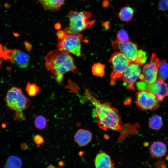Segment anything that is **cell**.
<instances>
[{"mask_svg":"<svg viewBox=\"0 0 168 168\" xmlns=\"http://www.w3.org/2000/svg\"><path fill=\"white\" fill-rule=\"evenodd\" d=\"M84 96L95 108V115L98 126L106 131L110 129L121 132L123 128L121 117L118 111L109 102L101 103L92 94L88 89H85Z\"/></svg>","mask_w":168,"mask_h":168,"instance_id":"6da1fadb","label":"cell"},{"mask_svg":"<svg viewBox=\"0 0 168 168\" xmlns=\"http://www.w3.org/2000/svg\"><path fill=\"white\" fill-rule=\"evenodd\" d=\"M46 68L55 76L56 82L61 83L68 72L77 74L78 69L70 53L58 49L49 52L45 57Z\"/></svg>","mask_w":168,"mask_h":168,"instance_id":"7a4b0ae2","label":"cell"},{"mask_svg":"<svg viewBox=\"0 0 168 168\" xmlns=\"http://www.w3.org/2000/svg\"><path fill=\"white\" fill-rule=\"evenodd\" d=\"M7 106L15 112V120H24L26 119L23 111L31 103L30 100L24 94L20 88L13 87L7 92L5 98Z\"/></svg>","mask_w":168,"mask_h":168,"instance_id":"3957f363","label":"cell"},{"mask_svg":"<svg viewBox=\"0 0 168 168\" xmlns=\"http://www.w3.org/2000/svg\"><path fill=\"white\" fill-rule=\"evenodd\" d=\"M92 17V14L90 12L70 11L68 14L69 26L65 28L63 30L68 35L80 33L93 25L95 21L90 20Z\"/></svg>","mask_w":168,"mask_h":168,"instance_id":"277c9868","label":"cell"},{"mask_svg":"<svg viewBox=\"0 0 168 168\" xmlns=\"http://www.w3.org/2000/svg\"><path fill=\"white\" fill-rule=\"evenodd\" d=\"M112 71L110 74V85H114L116 81L122 76L124 73L132 62L122 53L116 52L113 54L109 59Z\"/></svg>","mask_w":168,"mask_h":168,"instance_id":"5b68a950","label":"cell"},{"mask_svg":"<svg viewBox=\"0 0 168 168\" xmlns=\"http://www.w3.org/2000/svg\"><path fill=\"white\" fill-rule=\"evenodd\" d=\"M83 37L80 33L69 34L65 38L59 40L57 47L58 50L71 53L77 56L81 55V42Z\"/></svg>","mask_w":168,"mask_h":168,"instance_id":"8992f818","label":"cell"},{"mask_svg":"<svg viewBox=\"0 0 168 168\" xmlns=\"http://www.w3.org/2000/svg\"><path fill=\"white\" fill-rule=\"evenodd\" d=\"M135 103L142 110H155L159 107V101L149 91H139L136 94Z\"/></svg>","mask_w":168,"mask_h":168,"instance_id":"52a82bcc","label":"cell"},{"mask_svg":"<svg viewBox=\"0 0 168 168\" xmlns=\"http://www.w3.org/2000/svg\"><path fill=\"white\" fill-rule=\"evenodd\" d=\"M161 61L155 53L152 54L150 62L145 65L142 73L139 76L141 80H143L150 85L156 80L158 69Z\"/></svg>","mask_w":168,"mask_h":168,"instance_id":"ba28073f","label":"cell"},{"mask_svg":"<svg viewBox=\"0 0 168 168\" xmlns=\"http://www.w3.org/2000/svg\"><path fill=\"white\" fill-rule=\"evenodd\" d=\"M111 45L113 49L116 52L122 53L131 61L134 62L138 51L137 44L130 41L123 43L117 40L113 41Z\"/></svg>","mask_w":168,"mask_h":168,"instance_id":"9c48e42d","label":"cell"},{"mask_svg":"<svg viewBox=\"0 0 168 168\" xmlns=\"http://www.w3.org/2000/svg\"><path fill=\"white\" fill-rule=\"evenodd\" d=\"M140 66L132 62L126 69L121 77L122 80L125 83L126 88L135 90L134 84L141 74Z\"/></svg>","mask_w":168,"mask_h":168,"instance_id":"30bf717a","label":"cell"},{"mask_svg":"<svg viewBox=\"0 0 168 168\" xmlns=\"http://www.w3.org/2000/svg\"><path fill=\"white\" fill-rule=\"evenodd\" d=\"M148 91L151 92L160 102L168 96V85L164 80L158 78L149 85Z\"/></svg>","mask_w":168,"mask_h":168,"instance_id":"8fae6325","label":"cell"},{"mask_svg":"<svg viewBox=\"0 0 168 168\" xmlns=\"http://www.w3.org/2000/svg\"><path fill=\"white\" fill-rule=\"evenodd\" d=\"M8 56L11 62L20 68H25L28 65L29 56L23 51L16 49H8Z\"/></svg>","mask_w":168,"mask_h":168,"instance_id":"7c38bea8","label":"cell"},{"mask_svg":"<svg viewBox=\"0 0 168 168\" xmlns=\"http://www.w3.org/2000/svg\"><path fill=\"white\" fill-rule=\"evenodd\" d=\"M94 165L97 168H112L114 164L110 156L107 153L101 152L97 154L94 161Z\"/></svg>","mask_w":168,"mask_h":168,"instance_id":"4fadbf2b","label":"cell"},{"mask_svg":"<svg viewBox=\"0 0 168 168\" xmlns=\"http://www.w3.org/2000/svg\"><path fill=\"white\" fill-rule=\"evenodd\" d=\"M149 152L152 158H160L165 156L167 152L165 144L161 141H157L151 144Z\"/></svg>","mask_w":168,"mask_h":168,"instance_id":"5bb4252c","label":"cell"},{"mask_svg":"<svg viewBox=\"0 0 168 168\" xmlns=\"http://www.w3.org/2000/svg\"><path fill=\"white\" fill-rule=\"evenodd\" d=\"M92 134L89 131L83 129L78 130L74 136L75 142L79 146H84L87 145L91 141Z\"/></svg>","mask_w":168,"mask_h":168,"instance_id":"9a60e30c","label":"cell"},{"mask_svg":"<svg viewBox=\"0 0 168 168\" xmlns=\"http://www.w3.org/2000/svg\"><path fill=\"white\" fill-rule=\"evenodd\" d=\"M65 0H38L46 10L52 12L59 11Z\"/></svg>","mask_w":168,"mask_h":168,"instance_id":"2e32d148","label":"cell"},{"mask_svg":"<svg viewBox=\"0 0 168 168\" xmlns=\"http://www.w3.org/2000/svg\"><path fill=\"white\" fill-rule=\"evenodd\" d=\"M134 14V11L131 7L125 6L120 10L118 16L122 21L128 23L133 19Z\"/></svg>","mask_w":168,"mask_h":168,"instance_id":"e0dca14e","label":"cell"},{"mask_svg":"<svg viewBox=\"0 0 168 168\" xmlns=\"http://www.w3.org/2000/svg\"><path fill=\"white\" fill-rule=\"evenodd\" d=\"M148 124L150 129L154 130H159L161 128L163 125L162 118L159 115H154L149 118Z\"/></svg>","mask_w":168,"mask_h":168,"instance_id":"ac0fdd59","label":"cell"},{"mask_svg":"<svg viewBox=\"0 0 168 168\" xmlns=\"http://www.w3.org/2000/svg\"><path fill=\"white\" fill-rule=\"evenodd\" d=\"M22 166L21 159L14 156H10L4 165V167L8 168H20Z\"/></svg>","mask_w":168,"mask_h":168,"instance_id":"d6986e66","label":"cell"},{"mask_svg":"<svg viewBox=\"0 0 168 168\" xmlns=\"http://www.w3.org/2000/svg\"><path fill=\"white\" fill-rule=\"evenodd\" d=\"M158 78L165 80L168 78V63L165 59L161 61L158 69Z\"/></svg>","mask_w":168,"mask_h":168,"instance_id":"ffe728a7","label":"cell"},{"mask_svg":"<svg viewBox=\"0 0 168 168\" xmlns=\"http://www.w3.org/2000/svg\"><path fill=\"white\" fill-rule=\"evenodd\" d=\"M105 68L104 64L98 62L93 64L92 67V72L94 75L101 77L105 74Z\"/></svg>","mask_w":168,"mask_h":168,"instance_id":"44dd1931","label":"cell"},{"mask_svg":"<svg viewBox=\"0 0 168 168\" xmlns=\"http://www.w3.org/2000/svg\"><path fill=\"white\" fill-rule=\"evenodd\" d=\"M147 58L146 52L140 49L138 50L137 56L134 63L140 66H142L145 63Z\"/></svg>","mask_w":168,"mask_h":168,"instance_id":"7402d4cb","label":"cell"},{"mask_svg":"<svg viewBox=\"0 0 168 168\" xmlns=\"http://www.w3.org/2000/svg\"><path fill=\"white\" fill-rule=\"evenodd\" d=\"M34 124L36 128L43 129L47 126V120L44 116L41 115H38L35 118Z\"/></svg>","mask_w":168,"mask_h":168,"instance_id":"603a6c76","label":"cell"},{"mask_svg":"<svg viewBox=\"0 0 168 168\" xmlns=\"http://www.w3.org/2000/svg\"><path fill=\"white\" fill-rule=\"evenodd\" d=\"M26 90L29 96H33L39 92L40 88L35 84L28 83L26 85Z\"/></svg>","mask_w":168,"mask_h":168,"instance_id":"cb8c5ba5","label":"cell"},{"mask_svg":"<svg viewBox=\"0 0 168 168\" xmlns=\"http://www.w3.org/2000/svg\"><path fill=\"white\" fill-rule=\"evenodd\" d=\"M117 40L123 43H126L130 41L129 35L127 31L124 29H121L117 32Z\"/></svg>","mask_w":168,"mask_h":168,"instance_id":"d4e9b609","label":"cell"},{"mask_svg":"<svg viewBox=\"0 0 168 168\" xmlns=\"http://www.w3.org/2000/svg\"><path fill=\"white\" fill-rule=\"evenodd\" d=\"M136 87L138 91H148L149 85L143 80H141L136 83Z\"/></svg>","mask_w":168,"mask_h":168,"instance_id":"484cf974","label":"cell"},{"mask_svg":"<svg viewBox=\"0 0 168 168\" xmlns=\"http://www.w3.org/2000/svg\"><path fill=\"white\" fill-rule=\"evenodd\" d=\"M2 58L5 60L9 59L8 49L3 47L0 43V59Z\"/></svg>","mask_w":168,"mask_h":168,"instance_id":"4316f807","label":"cell"},{"mask_svg":"<svg viewBox=\"0 0 168 168\" xmlns=\"http://www.w3.org/2000/svg\"><path fill=\"white\" fill-rule=\"evenodd\" d=\"M34 141L36 147H40L44 143L43 137L40 134H36L34 137Z\"/></svg>","mask_w":168,"mask_h":168,"instance_id":"83f0119b","label":"cell"},{"mask_svg":"<svg viewBox=\"0 0 168 168\" xmlns=\"http://www.w3.org/2000/svg\"><path fill=\"white\" fill-rule=\"evenodd\" d=\"M158 7L162 11L168 10V0H160L158 3Z\"/></svg>","mask_w":168,"mask_h":168,"instance_id":"f1b7e54d","label":"cell"},{"mask_svg":"<svg viewBox=\"0 0 168 168\" xmlns=\"http://www.w3.org/2000/svg\"><path fill=\"white\" fill-rule=\"evenodd\" d=\"M56 35L59 40L63 39L68 35L63 30L58 31L56 33Z\"/></svg>","mask_w":168,"mask_h":168,"instance_id":"f546056e","label":"cell"},{"mask_svg":"<svg viewBox=\"0 0 168 168\" xmlns=\"http://www.w3.org/2000/svg\"><path fill=\"white\" fill-rule=\"evenodd\" d=\"M156 166L158 168H164L166 167V164L163 161H159L156 163Z\"/></svg>","mask_w":168,"mask_h":168,"instance_id":"4dcf8cb0","label":"cell"},{"mask_svg":"<svg viewBox=\"0 0 168 168\" xmlns=\"http://www.w3.org/2000/svg\"><path fill=\"white\" fill-rule=\"evenodd\" d=\"M24 43L26 49L28 50H30L31 49V44L27 42H25Z\"/></svg>","mask_w":168,"mask_h":168,"instance_id":"1f68e13d","label":"cell"},{"mask_svg":"<svg viewBox=\"0 0 168 168\" xmlns=\"http://www.w3.org/2000/svg\"><path fill=\"white\" fill-rule=\"evenodd\" d=\"M61 27V24L58 22L56 23L54 25L55 28L56 30H59L60 29Z\"/></svg>","mask_w":168,"mask_h":168,"instance_id":"d6a6232c","label":"cell"},{"mask_svg":"<svg viewBox=\"0 0 168 168\" xmlns=\"http://www.w3.org/2000/svg\"><path fill=\"white\" fill-rule=\"evenodd\" d=\"M28 146L26 143H23L21 144V148L23 149H26L27 148Z\"/></svg>","mask_w":168,"mask_h":168,"instance_id":"836d02e7","label":"cell"},{"mask_svg":"<svg viewBox=\"0 0 168 168\" xmlns=\"http://www.w3.org/2000/svg\"></svg>","mask_w":168,"mask_h":168,"instance_id":"e575fe53","label":"cell"},{"mask_svg":"<svg viewBox=\"0 0 168 168\" xmlns=\"http://www.w3.org/2000/svg\"></svg>","mask_w":168,"mask_h":168,"instance_id":"d590c367","label":"cell"}]
</instances>
